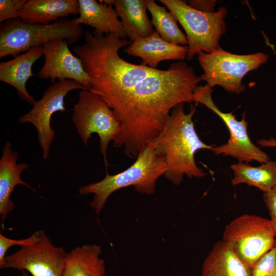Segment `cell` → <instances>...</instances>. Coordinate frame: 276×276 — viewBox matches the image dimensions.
Here are the masks:
<instances>
[{
	"mask_svg": "<svg viewBox=\"0 0 276 276\" xmlns=\"http://www.w3.org/2000/svg\"><path fill=\"white\" fill-rule=\"evenodd\" d=\"M85 42L75 47L88 75L90 90L99 95L123 124L152 117L194 84L193 68L180 61L166 70L135 64L122 59L119 51L131 43L113 34L87 31Z\"/></svg>",
	"mask_w": 276,
	"mask_h": 276,
	"instance_id": "obj_1",
	"label": "cell"
},
{
	"mask_svg": "<svg viewBox=\"0 0 276 276\" xmlns=\"http://www.w3.org/2000/svg\"><path fill=\"white\" fill-rule=\"evenodd\" d=\"M184 104L171 110L163 129L151 142L165 159L167 169L164 175L175 185H179L185 175L190 178L205 176L206 173L196 164L195 154L198 150H212L214 147L204 143L197 134L192 120L195 106L191 104L186 113Z\"/></svg>",
	"mask_w": 276,
	"mask_h": 276,
	"instance_id": "obj_2",
	"label": "cell"
},
{
	"mask_svg": "<svg viewBox=\"0 0 276 276\" xmlns=\"http://www.w3.org/2000/svg\"><path fill=\"white\" fill-rule=\"evenodd\" d=\"M167 169L164 157L156 151L150 143L127 169L114 175L107 173L101 181L80 187L79 193L81 195L94 194L89 204L98 214L105 206L109 196L120 189L133 186L139 193L153 194L157 179L164 174Z\"/></svg>",
	"mask_w": 276,
	"mask_h": 276,
	"instance_id": "obj_3",
	"label": "cell"
},
{
	"mask_svg": "<svg viewBox=\"0 0 276 276\" xmlns=\"http://www.w3.org/2000/svg\"><path fill=\"white\" fill-rule=\"evenodd\" d=\"M83 35V30L75 18H61L48 25L27 23L19 18L7 20L1 24L0 58L16 57L57 39H63L72 44Z\"/></svg>",
	"mask_w": 276,
	"mask_h": 276,
	"instance_id": "obj_4",
	"label": "cell"
},
{
	"mask_svg": "<svg viewBox=\"0 0 276 276\" xmlns=\"http://www.w3.org/2000/svg\"><path fill=\"white\" fill-rule=\"evenodd\" d=\"M175 16L183 28L188 40L187 59L203 52L211 53L220 48L219 41L225 34L227 9L221 7L213 13L193 9L180 0H159Z\"/></svg>",
	"mask_w": 276,
	"mask_h": 276,
	"instance_id": "obj_5",
	"label": "cell"
},
{
	"mask_svg": "<svg viewBox=\"0 0 276 276\" xmlns=\"http://www.w3.org/2000/svg\"><path fill=\"white\" fill-rule=\"evenodd\" d=\"M197 55L203 71L201 80L211 88L219 85L229 93L237 94L246 89L242 82L244 77L266 63L268 58V55L263 52L239 55L221 47L211 53L201 52Z\"/></svg>",
	"mask_w": 276,
	"mask_h": 276,
	"instance_id": "obj_6",
	"label": "cell"
},
{
	"mask_svg": "<svg viewBox=\"0 0 276 276\" xmlns=\"http://www.w3.org/2000/svg\"><path fill=\"white\" fill-rule=\"evenodd\" d=\"M275 238L270 219L246 214L225 226L222 240L251 268L274 247Z\"/></svg>",
	"mask_w": 276,
	"mask_h": 276,
	"instance_id": "obj_7",
	"label": "cell"
},
{
	"mask_svg": "<svg viewBox=\"0 0 276 276\" xmlns=\"http://www.w3.org/2000/svg\"><path fill=\"white\" fill-rule=\"evenodd\" d=\"M72 120L86 146L92 134L98 135L100 151L107 168L108 146L121 129V124L113 111L99 95L88 89H81L78 101L74 106Z\"/></svg>",
	"mask_w": 276,
	"mask_h": 276,
	"instance_id": "obj_8",
	"label": "cell"
},
{
	"mask_svg": "<svg viewBox=\"0 0 276 276\" xmlns=\"http://www.w3.org/2000/svg\"><path fill=\"white\" fill-rule=\"evenodd\" d=\"M213 88L206 84L198 85L193 91V101L201 103L216 114L227 127L229 138L225 144L214 146L212 151L216 155L231 156L238 162L256 161L263 164L270 160L268 154L255 145L247 132V122L244 115L240 121L232 112L221 111L212 98Z\"/></svg>",
	"mask_w": 276,
	"mask_h": 276,
	"instance_id": "obj_9",
	"label": "cell"
},
{
	"mask_svg": "<svg viewBox=\"0 0 276 276\" xmlns=\"http://www.w3.org/2000/svg\"><path fill=\"white\" fill-rule=\"evenodd\" d=\"M78 89H87L73 80L55 82L44 91L41 98L34 103L32 109L18 118L19 123H30L36 128L44 159L49 157L50 147L55 136V131L51 126L52 116L57 111H65V96L70 91Z\"/></svg>",
	"mask_w": 276,
	"mask_h": 276,
	"instance_id": "obj_10",
	"label": "cell"
},
{
	"mask_svg": "<svg viewBox=\"0 0 276 276\" xmlns=\"http://www.w3.org/2000/svg\"><path fill=\"white\" fill-rule=\"evenodd\" d=\"M66 255L62 247L52 243L43 230L37 243L6 256L3 269L25 271L31 276H62Z\"/></svg>",
	"mask_w": 276,
	"mask_h": 276,
	"instance_id": "obj_11",
	"label": "cell"
},
{
	"mask_svg": "<svg viewBox=\"0 0 276 276\" xmlns=\"http://www.w3.org/2000/svg\"><path fill=\"white\" fill-rule=\"evenodd\" d=\"M44 62L37 74L42 79L73 80L90 90L89 79L81 59L70 50L67 41L63 39L50 41L42 45Z\"/></svg>",
	"mask_w": 276,
	"mask_h": 276,
	"instance_id": "obj_12",
	"label": "cell"
},
{
	"mask_svg": "<svg viewBox=\"0 0 276 276\" xmlns=\"http://www.w3.org/2000/svg\"><path fill=\"white\" fill-rule=\"evenodd\" d=\"M125 52L129 55L141 58L142 64L157 68L162 61L183 60L187 58L188 47L167 42L154 30L150 35L132 42Z\"/></svg>",
	"mask_w": 276,
	"mask_h": 276,
	"instance_id": "obj_13",
	"label": "cell"
},
{
	"mask_svg": "<svg viewBox=\"0 0 276 276\" xmlns=\"http://www.w3.org/2000/svg\"><path fill=\"white\" fill-rule=\"evenodd\" d=\"M18 154L12 149L11 143L7 141L0 159V216L4 221L14 208L11 195L18 185L25 186L33 191L35 189L24 181L20 175L29 165L26 163H17Z\"/></svg>",
	"mask_w": 276,
	"mask_h": 276,
	"instance_id": "obj_14",
	"label": "cell"
},
{
	"mask_svg": "<svg viewBox=\"0 0 276 276\" xmlns=\"http://www.w3.org/2000/svg\"><path fill=\"white\" fill-rule=\"evenodd\" d=\"M43 55L42 46L32 48L13 59L0 63V81L17 90L19 97L30 104L36 101L26 88V83L33 76L32 66Z\"/></svg>",
	"mask_w": 276,
	"mask_h": 276,
	"instance_id": "obj_15",
	"label": "cell"
},
{
	"mask_svg": "<svg viewBox=\"0 0 276 276\" xmlns=\"http://www.w3.org/2000/svg\"><path fill=\"white\" fill-rule=\"evenodd\" d=\"M99 3L95 0H78L79 17L76 22L94 28L93 32L101 35L113 34L126 38L123 26L112 5Z\"/></svg>",
	"mask_w": 276,
	"mask_h": 276,
	"instance_id": "obj_16",
	"label": "cell"
},
{
	"mask_svg": "<svg viewBox=\"0 0 276 276\" xmlns=\"http://www.w3.org/2000/svg\"><path fill=\"white\" fill-rule=\"evenodd\" d=\"M104 3L114 6L125 34L131 42L152 34L154 30L147 14L144 0H105Z\"/></svg>",
	"mask_w": 276,
	"mask_h": 276,
	"instance_id": "obj_17",
	"label": "cell"
},
{
	"mask_svg": "<svg viewBox=\"0 0 276 276\" xmlns=\"http://www.w3.org/2000/svg\"><path fill=\"white\" fill-rule=\"evenodd\" d=\"M79 12L76 0H27L19 12V18L27 23L48 25Z\"/></svg>",
	"mask_w": 276,
	"mask_h": 276,
	"instance_id": "obj_18",
	"label": "cell"
},
{
	"mask_svg": "<svg viewBox=\"0 0 276 276\" xmlns=\"http://www.w3.org/2000/svg\"><path fill=\"white\" fill-rule=\"evenodd\" d=\"M200 276H250V268L220 240L204 259Z\"/></svg>",
	"mask_w": 276,
	"mask_h": 276,
	"instance_id": "obj_19",
	"label": "cell"
},
{
	"mask_svg": "<svg viewBox=\"0 0 276 276\" xmlns=\"http://www.w3.org/2000/svg\"><path fill=\"white\" fill-rule=\"evenodd\" d=\"M100 245L85 244L67 253L62 276H105V261Z\"/></svg>",
	"mask_w": 276,
	"mask_h": 276,
	"instance_id": "obj_20",
	"label": "cell"
},
{
	"mask_svg": "<svg viewBox=\"0 0 276 276\" xmlns=\"http://www.w3.org/2000/svg\"><path fill=\"white\" fill-rule=\"evenodd\" d=\"M231 168L234 173L231 181L234 186L245 183L263 193L276 188L275 161L269 160L257 167L246 163L238 162L232 164Z\"/></svg>",
	"mask_w": 276,
	"mask_h": 276,
	"instance_id": "obj_21",
	"label": "cell"
},
{
	"mask_svg": "<svg viewBox=\"0 0 276 276\" xmlns=\"http://www.w3.org/2000/svg\"><path fill=\"white\" fill-rule=\"evenodd\" d=\"M152 16L151 22L161 38L168 42L180 45H188L186 35L177 25V20L165 6L158 5L153 0H145Z\"/></svg>",
	"mask_w": 276,
	"mask_h": 276,
	"instance_id": "obj_22",
	"label": "cell"
},
{
	"mask_svg": "<svg viewBox=\"0 0 276 276\" xmlns=\"http://www.w3.org/2000/svg\"><path fill=\"white\" fill-rule=\"evenodd\" d=\"M43 230L35 232L30 237L22 239H12L5 236L0 233V268H3L5 264V258L8 250L14 245H19L21 247L33 245L37 243L41 238Z\"/></svg>",
	"mask_w": 276,
	"mask_h": 276,
	"instance_id": "obj_23",
	"label": "cell"
},
{
	"mask_svg": "<svg viewBox=\"0 0 276 276\" xmlns=\"http://www.w3.org/2000/svg\"><path fill=\"white\" fill-rule=\"evenodd\" d=\"M250 276H276V248L273 247L250 268Z\"/></svg>",
	"mask_w": 276,
	"mask_h": 276,
	"instance_id": "obj_24",
	"label": "cell"
},
{
	"mask_svg": "<svg viewBox=\"0 0 276 276\" xmlns=\"http://www.w3.org/2000/svg\"><path fill=\"white\" fill-rule=\"evenodd\" d=\"M27 0H1L0 23L19 18V12Z\"/></svg>",
	"mask_w": 276,
	"mask_h": 276,
	"instance_id": "obj_25",
	"label": "cell"
},
{
	"mask_svg": "<svg viewBox=\"0 0 276 276\" xmlns=\"http://www.w3.org/2000/svg\"><path fill=\"white\" fill-rule=\"evenodd\" d=\"M264 202L269 211L272 227L276 237V188L263 193Z\"/></svg>",
	"mask_w": 276,
	"mask_h": 276,
	"instance_id": "obj_26",
	"label": "cell"
},
{
	"mask_svg": "<svg viewBox=\"0 0 276 276\" xmlns=\"http://www.w3.org/2000/svg\"><path fill=\"white\" fill-rule=\"evenodd\" d=\"M216 1L215 0H191L188 2V5L198 11L204 13H213Z\"/></svg>",
	"mask_w": 276,
	"mask_h": 276,
	"instance_id": "obj_27",
	"label": "cell"
},
{
	"mask_svg": "<svg viewBox=\"0 0 276 276\" xmlns=\"http://www.w3.org/2000/svg\"><path fill=\"white\" fill-rule=\"evenodd\" d=\"M257 143L262 147H276V139L273 137L260 139L258 140Z\"/></svg>",
	"mask_w": 276,
	"mask_h": 276,
	"instance_id": "obj_28",
	"label": "cell"
},
{
	"mask_svg": "<svg viewBox=\"0 0 276 276\" xmlns=\"http://www.w3.org/2000/svg\"><path fill=\"white\" fill-rule=\"evenodd\" d=\"M21 273H22L21 276H31L30 274H29L28 273L25 271H22Z\"/></svg>",
	"mask_w": 276,
	"mask_h": 276,
	"instance_id": "obj_29",
	"label": "cell"
},
{
	"mask_svg": "<svg viewBox=\"0 0 276 276\" xmlns=\"http://www.w3.org/2000/svg\"><path fill=\"white\" fill-rule=\"evenodd\" d=\"M274 247H275L276 248V239H275V243H274Z\"/></svg>",
	"mask_w": 276,
	"mask_h": 276,
	"instance_id": "obj_30",
	"label": "cell"
}]
</instances>
